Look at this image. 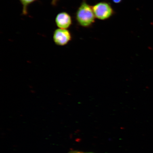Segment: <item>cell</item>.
I'll return each mask as SVG.
<instances>
[{
    "label": "cell",
    "instance_id": "cell-1",
    "mask_svg": "<svg viewBox=\"0 0 153 153\" xmlns=\"http://www.w3.org/2000/svg\"><path fill=\"white\" fill-rule=\"evenodd\" d=\"M95 17L92 6L83 0L76 11L75 19L77 24L82 27H90L95 22Z\"/></svg>",
    "mask_w": 153,
    "mask_h": 153
},
{
    "label": "cell",
    "instance_id": "cell-2",
    "mask_svg": "<svg viewBox=\"0 0 153 153\" xmlns=\"http://www.w3.org/2000/svg\"><path fill=\"white\" fill-rule=\"evenodd\" d=\"M96 18L101 20H105L114 15V11L110 3L101 1L92 6Z\"/></svg>",
    "mask_w": 153,
    "mask_h": 153
},
{
    "label": "cell",
    "instance_id": "cell-3",
    "mask_svg": "<svg viewBox=\"0 0 153 153\" xmlns=\"http://www.w3.org/2000/svg\"><path fill=\"white\" fill-rule=\"evenodd\" d=\"M72 38V34L68 30L58 28L53 32V41L57 45H65L71 41Z\"/></svg>",
    "mask_w": 153,
    "mask_h": 153
},
{
    "label": "cell",
    "instance_id": "cell-4",
    "mask_svg": "<svg viewBox=\"0 0 153 153\" xmlns=\"http://www.w3.org/2000/svg\"><path fill=\"white\" fill-rule=\"evenodd\" d=\"M55 22L59 28L67 29L70 27L72 24L71 16L66 12L59 13L55 19Z\"/></svg>",
    "mask_w": 153,
    "mask_h": 153
},
{
    "label": "cell",
    "instance_id": "cell-5",
    "mask_svg": "<svg viewBox=\"0 0 153 153\" xmlns=\"http://www.w3.org/2000/svg\"><path fill=\"white\" fill-rule=\"evenodd\" d=\"M22 6V14L26 15L27 14V9L28 6L37 0H19Z\"/></svg>",
    "mask_w": 153,
    "mask_h": 153
},
{
    "label": "cell",
    "instance_id": "cell-6",
    "mask_svg": "<svg viewBox=\"0 0 153 153\" xmlns=\"http://www.w3.org/2000/svg\"><path fill=\"white\" fill-rule=\"evenodd\" d=\"M59 0H52V1H51V4L53 6H56L57 4V1H58Z\"/></svg>",
    "mask_w": 153,
    "mask_h": 153
},
{
    "label": "cell",
    "instance_id": "cell-7",
    "mask_svg": "<svg viewBox=\"0 0 153 153\" xmlns=\"http://www.w3.org/2000/svg\"><path fill=\"white\" fill-rule=\"evenodd\" d=\"M122 0H112V1L114 3L118 4L121 3Z\"/></svg>",
    "mask_w": 153,
    "mask_h": 153
},
{
    "label": "cell",
    "instance_id": "cell-8",
    "mask_svg": "<svg viewBox=\"0 0 153 153\" xmlns=\"http://www.w3.org/2000/svg\"></svg>",
    "mask_w": 153,
    "mask_h": 153
},
{
    "label": "cell",
    "instance_id": "cell-9",
    "mask_svg": "<svg viewBox=\"0 0 153 153\" xmlns=\"http://www.w3.org/2000/svg\"></svg>",
    "mask_w": 153,
    "mask_h": 153
}]
</instances>
